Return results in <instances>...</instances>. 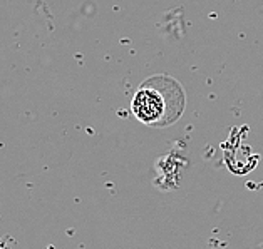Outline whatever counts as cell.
<instances>
[{"mask_svg": "<svg viewBox=\"0 0 263 249\" xmlns=\"http://www.w3.org/2000/svg\"><path fill=\"white\" fill-rule=\"evenodd\" d=\"M186 97L179 82L170 75H153L141 84L131 100V111L139 122L151 127L170 126L181 117Z\"/></svg>", "mask_w": 263, "mask_h": 249, "instance_id": "1", "label": "cell"}]
</instances>
